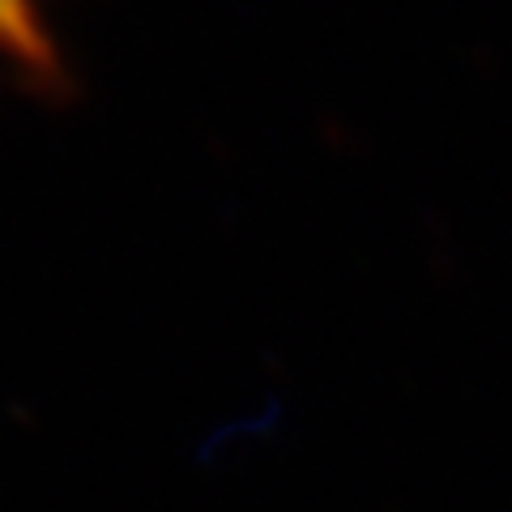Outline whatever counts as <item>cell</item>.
Instances as JSON below:
<instances>
[{
    "label": "cell",
    "mask_w": 512,
    "mask_h": 512,
    "mask_svg": "<svg viewBox=\"0 0 512 512\" xmlns=\"http://www.w3.org/2000/svg\"><path fill=\"white\" fill-rule=\"evenodd\" d=\"M0 60L26 73H52V43L39 22V0H0Z\"/></svg>",
    "instance_id": "obj_1"
}]
</instances>
